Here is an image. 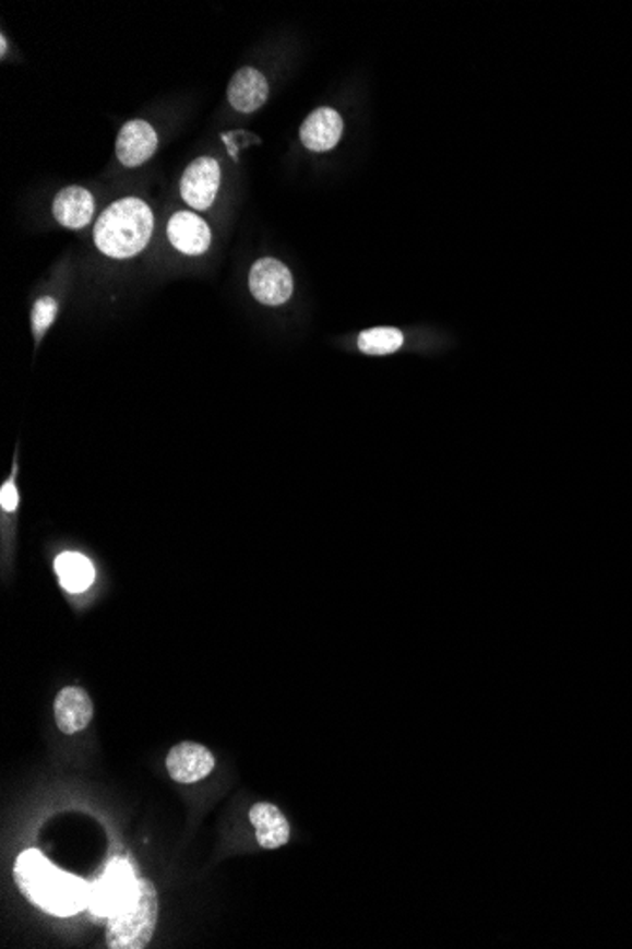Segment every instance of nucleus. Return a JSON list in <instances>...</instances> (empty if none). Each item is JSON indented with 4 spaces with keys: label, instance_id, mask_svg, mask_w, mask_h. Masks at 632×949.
<instances>
[{
    "label": "nucleus",
    "instance_id": "1",
    "mask_svg": "<svg viewBox=\"0 0 632 949\" xmlns=\"http://www.w3.org/2000/svg\"><path fill=\"white\" fill-rule=\"evenodd\" d=\"M14 879L25 899L51 915L76 914L90 902L86 881L59 870L40 851H23L15 861Z\"/></svg>",
    "mask_w": 632,
    "mask_h": 949
},
{
    "label": "nucleus",
    "instance_id": "2",
    "mask_svg": "<svg viewBox=\"0 0 632 949\" xmlns=\"http://www.w3.org/2000/svg\"><path fill=\"white\" fill-rule=\"evenodd\" d=\"M154 232V215L144 201L126 198L116 201L100 215L95 224V245L97 249L116 258L126 260L139 254L148 245Z\"/></svg>",
    "mask_w": 632,
    "mask_h": 949
},
{
    "label": "nucleus",
    "instance_id": "3",
    "mask_svg": "<svg viewBox=\"0 0 632 949\" xmlns=\"http://www.w3.org/2000/svg\"><path fill=\"white\" fill-rule=\"evenodd\" d=\"M157 910H159V900H157L156 887L150 879L136 878L131 897L108 917V948H146L154 938Z\"/></svg>",
    "mask_w": 632,
    "mask_h": 949
},
{
    "label": "nucleus",
    "instance_id": "4",
    "mask_svg": "<svg viewBox=\"0 0 632 949\" xmlns=\"http://www.w3.org/2000/svg\"><path fill=\"white\" fill-rule=\"evenodd\" d=\"M135 883L136 878L131 864L128 861L116 858L108 864L107 874L103 876V879L95 881L90 887L87 906L93 914L108 920L131 897Z\"/></svg>",
    "mask_w": 632,
    "mask_h": 949
},
{
    "label": "nucleus",
    "instance_id": "5",
    "mask_svg": "<svg viewBox=\"0 0 632 949\" xmlns=\"http://www.w3.org/2000/svg\"><path fill=\"white\" fill-rule=\"evenodd\" d=\"M250 293L265 306H283L294 290L291 273L275 258H262L250 270Z\"/></svg>",
    "mask_w": 632,
    "mask_h": 949
},
{
    "label": "nucleus",
    "instance_id": "6",
    "mask_svg": "<svg viewBox=\"0 0 632 949\" xmlns=\"http://www.w3.org/2000/svg\"><path fill=\"white\" fill-rule=\"evenodd\" d=\"M218 188H220V165L214 157H198L195 162L188 165L180 182L182 200L198 211H206L213 205Z\"/></svg>",
    "mask_w": 632,
    "mask_h": 949
},
{
    "label": "nucleus",
    "instance_id": "7",
    "mask_svg": "<svg viewBox=\"0 0 632 949\" xmlns=\"http://www.w3.org/2000/svg\"><path fill=\"white\" fill-rule=\"evenodd\" d=\"M214 757L211 750L200 745V743L184 742L175 745L165 766L171 775L172 781H177L180 785H192L201 779L208 778L214 770Z\"/></svg>",
    "mask_w": 632,
    "mask_h": 949
},
{
    "label": "nucleus",
    "instance_id": "8",
    "mask_svg": "<svg viewBox=\"0 0 632 949\" xmlns=\"http://www.w3.org/2000/svg\"><path fill=\"white\" fill-rule=\"evenodd\" d=\"M156 151V131L143 120L126 123L116 139V156L126 167L143 165Z\"/></svg>",
    "mask_w": 632,
    "mask_h": 949
},
{
    "label": "nucleus",
    "instance_id": "9",
    "mask_svg": "<svg viewBox=\"0 0 632 949\" xmlns=\"http://www.w3.org/2000/svg\"><path fill=\"white\" fill-rule=\"evenodd\" d=\"M56 722L63 734H79L90 726L93 719V701L86 690L79 686H67L56 698Z\"/></svg>",
    "mask_w": 632,
    "mask_h": 949
},
{
    "label": "nucleus",
    "instance_id": "10",
    "mask_svg": "<svg viewBox=\"0 0 632 949\" xmlns=\"http://www.w3.org/2000/svg\"><path fill=\"white\" fill-rule=\"evenodd\" d=\"M270 97V84L262 72L252 67H242L229 82L228 99L239 112H257Z\"/></svg>",
    "mask_w": 632,
    "mask_h": 949
},
{
    "label": "nucleus",
    "instance_id": "11",
    "mask_svg": "<svg viewBox=\"0 0 632 949\" xmlns=\"http://www.w3.org/2000/svg\"><path fill=\"white\" fill-rule=\"evenodd\" d=\"M167 236L175 249L190 257L203 254L211 247V229L206 222L188 211H180L172 216L167 226Z\"/></svg>",
    "mask_w": 632,
    "mask_h": 949
},
{
    "label": "nucleus",
    "instance_id": "12",
    "mask_svg": "<svg viewBox=\"0 0 632 949\" xmlns=\"http://www.w3.org/2000/svg\"><path fill=\"white\" fill-rule=\"evenodd\" d=\"M343 135L342 116L334 108H319L307 116L299 137L306 149L313 152H327L339 143Z\"/></svg>",
    "mask_w": 632,
    "mask_h": 949
},
{
    "label": "nucleus",
    "instance_id": "13",
    "mask_svg": "<svg viewBox=\"0 0 632 949\" xmlns=\"http://www.w3.org/2000/svg\"><path fill=\"white\" fill-rule=\"evenodd\" d=\"M95 213V201L86 188L69 186L53 201V216L64 228L82 229L90 224Z\"/></svg>",
    "mask_w": 632,
    "mask_h": 949
},
{
    "label": "nucleus",
    "instance_id": "14",
    "mask_svg": "<svg viewBox=\"0 0 632 949\" xmlns=\"http://www.w3.org/2000/svg\"><path fill=\"white\" fill-rule=\"evenodd\" d=\"M250 822L257 830V840L263 850H278L290 840V825L273 804L262 802L250 809Z\"/></svg>",
    "mask_w": 632,
    "mask_h": 949
},
{
    "label": "nucleus",
    "instance_id": "15",
    "mask_svg": "<svg viewBox=\"0 0 632 949\" xmlns=\"http://www.w3.org/2000/svg\"><path fill=\"white\" fill-rule=\"evenodd\" d=\"M56 572H58L61 585L67 592L82 593L95 580V569L92 561L76 551H64L56 559Z\"/></svg>",
    "mask_w": 632,
    "mask_h": 949
},
{
    "label": "nucleus",
    "instance_id": "16",
    "mask_svg": "<svg viewBox=\"0 0 632 949\" xmlns=\"http://www.w3.org/2000/svg\"><path fill=\"white\" fill-rule=\"evenodd\" d=\"M404 334L398 329H371L358 336V347L371 357L391 355L402 347Z\"/></svg>",
    "mask_w": 632,
    "mask_h": 949
},
{
    "label": "nucleus",
    "instance_id": "17",
    "mask_svg": "<svg viewBox=\"0 0 632 949\" xmlns=\"http://www.w3.org/2000/svg\"><path fill=\"white\" fill-rule=\"evenodd\" d=\"M56 317H58V301L51 296H44L40 300H36L33 307V330L36 340H40L46 334V330L50 329Z\"/></svg>",
    "mask_w": 632,
    "mask_h": 949
},
{
    "label": "nucleus",
    "instance_id": "18",
    "mask_svg": "<svg viewBox=\"0 0 632 949\" xmlns=\"http://www.w3.org/2000/svg\"><path fill=\"white\" fill-rule=\"evenodd\" d=\"M17 489H15L14 482L10 479L7 482L2 489H0V505H2V510L4 512H14L15 508H17Z\"/></svg>",
    "mask_w": 632,
    "mask_h": 949
},
{
    "label": "nucleus",
    "instance_id": "19",
    "mask_svg": "<svg viewBox=\"0 0 632 949\" xmlns=\"http://www.w3.org/2000/svg\"><path fill=\"white\" fill-rule=\"evenodd\" d=\"M7 48H8L7 38H4V36H2V38H0V50H2V51H0V54H2V58H4V56H7Z\"/></svg>",
    "mask_w": 632,
    "mask_h": 949
}]
</instances>
